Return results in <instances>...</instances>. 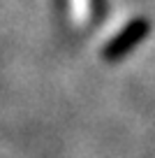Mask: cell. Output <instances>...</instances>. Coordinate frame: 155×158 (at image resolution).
<instances>
[{
	"instance_id": "1",
	"label": "cell",
	"mask_w": 155,
	"mask_h": 158,
	"mask_svg": "<svg viewBox=\"0 0 155 158\" xmlns=\"http://www.w3.org/2000/svg\"><path fill=\"white\" fill-rule=\"evenodd\" d=\"M150 33V21L144 19V16H137V19H130L107 44L102 47V58L109 60V63H116V60L125 58L134 47H139Z\"/></svg>"
}]
</instances>
